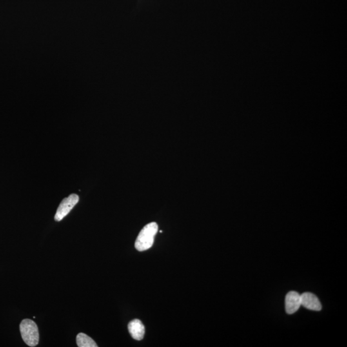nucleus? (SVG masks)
Segmentation results:
<instances>
[{
  "label": "nucleus",
  "instance_id": "f257e3e1",
  "mask_svg": "<svg viewBox=\"0 0 347 347\" xmlns=\"http://www.w3.org/2000/svg\"><path fill=\"white\" fill-rule=\"evenodd\" d=\"M159 230L157 222H151L147 224L140 231L135 242V248L138 251L149 250L154 244L155 237Z\"/></svg>",
  "mask_w": 347,
  "mask_h": 347
},
{
  "label": "nucleus",
  "instance_id": "f03ea898",
  "mask_svg": "<svg viewBox=\"0 0 347 347\" xmlns=\"http://www.w3.org/2000/svg\"><path fill=\"white\" fill-rule=\"evenodd\" d=\"M22 339L29 347H35L39 344V330L36 324L30 319H24L19 326Z\"/></svg>",
  "mask_w": 347,
  "mask_h": 347
},
{
  "label": "nucleus",
  "instance_id": "7ed1b4c3",
  "mask_svg": "<svg viewBox=\"0 0 347 347\" xmlns=\"http://www.w3.org/2000/svg\"><path fill=\"white\" fill-rule=\"evenodd\" d=\"M79 197L77 194L72 193L68 197L64 198L58 207L54 219L56 221H61L70 212L75 204L79 202Z\"/></svg>",
  "mask_w": 347,
  "mask_h": 347
},
{
  "label": "nucleus",
  "instance_id": "20e7f679",
  "mask_svg": "<svg viewBox=\"0 0 347 347\" xmlns=\"http://www.w3.org/2000/svg\"><path fill=\"white\" fill-rule=\"evenodd\" d=\"M301 306V295L296 291H290L286 297V311L289 315H292L299 310Z\"/></svg>",
  "mask_w": 347,
  "mask_h": 347
},
{
  "label": "nucleus",
  "instance_id": "39448f33",
  "mask_svg": "<svg viewBox=\"0 0 347 347\" xmlns=\"http://www.w3.org/2000/svg\"><path fill=\"white\" fill-rule=\"evenodd\" d=\"M301 306L309 310L319 311L322 309L319 299L311 293H304L301 295Z\"/></svg>",
  "mask_w": 347,
  "mask_h": 347
},
{
  "label": "nucleus",
  "instance_id": "423d86ee",
  "mask_svg": "<svg viewBox=\"0 0 347 347\" xmlns=\"http://www.w3.org/2000/svg\"><path fill=\"white\" fill-rule=\"evenodd\" d=\"M128 330L131 337L136 340H142L145 335V327L140 320H132L128 324Z\"/></svg>",
  "mask_w": 347,
  "mask_h": 347
},
{
  "label": "nucleus",
  "instance_id": "0eeeda50",
  "mask_svg": "<svg viewBox=\"0 0 347 347\" xmlns=\"http://www.w3.org/2000/svg\"><path fill=\"white\" fill-rule=\"evenodd\" d=\"M76 342L77 346L79 347H97L98 346L94 340L84 333H79L77 336Z\"/></svg>",
  "mask_w": 347,
  "mask_h": 347
}]
</instances>
